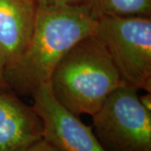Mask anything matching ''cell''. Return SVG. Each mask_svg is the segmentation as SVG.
Here are the masks:
<instances>
[{
	"mask_svg": "<svg viewBox=\"0 0 151 151\" xmlns=\"http://www.w3.org/2000/svg\"><path fill=\"white\" fill-rule=\"evenodd\" d=\"M97 19L88 7L37 6L35 24L27 46L4 70L6 83L17 95L31 97L50 81L70 49L95 32Z\"/></svg>",
	"mask_w": 151,
	"mask_h": 151,
	"instance_id": "1",
	"label": "cell"
},
{
	"mask_svg": "<svg viewBox=\"0 0 151 151\" xmlns=\"http://www.w3.org/2000/svg\"><path fill=\"white\" fill-rule=\"evenodd\" d=\"M125 85L103 45L92 35L75 45L55 66L49 86L56 101L76 116H93Z\"/></svg>",
	"mask_w": 151,
	"mask_h": 151,
	"instance_id": "2",
	"label": "cell"
},
{
	"mask_svg": "<svg viewBox=\"0 0 151 151\" xmlns=\"http://www.w3.org/2000/svg\"><path fill=\"white\" fill-rule=\"evenodd\" d=\"M93 35L124 83L151 92V17L100 16Z\"/></svg>",
	"mask_w": 151,
	"mask_h": 151,
	"instance_id": "3",
	"label": "cell"
},
{
	"mask_svg": "<svg viewBox=\"0 0 151 151\" xmlns=\"http://www.w3.org/2000/svg\"><path fill=\"white\" fill-rule=\"evenodd\" d=\"M92 117L93 133L105 151H151V113L134 87L117 88Z\"/></svg>",
	"mask_w": 151,
	"mask_h": 151,
	"instance_id": "4",
	"label": "cell"
},
{
	"mask_svg": "<svg viewBox=\"0 0 151 151\" xmlns=\"http://www.w3.org/2000/svg\"><path fill=\"white\" fill-rule=\"evenodd\" d=\"M33 108L42 120L44 139L63 151H105L92 126L60 105L50 92L49 83L31 96Z\"/></svg>",
	"mask_w": 151,
	"mask_h": 151,
	"instance_id": "5",
	"label": "cell"
},
{
	"mask_svg": "<svg viewBox=\"0 0 151 151\" xmlns=\"http://www.w3.org/2000/svg\"><path fill=\"white\" fill-rule=\"evenodd\" d=\"M43 138V123L32 105L12 91L0 92V151H24Z\"/></svg>",
	"mask_w": 151,
	"mask_h": 151,
	"instance_id": "6",
	"label": "cell"
},
{
	"mask_svg": "<svg viewBox=\"0 0 151 151\" xmlns=\"http://www.w3.org/2000/svg\"><path fill=\"white\" fill-rule=\"evenodd\" d=\"M34 0H0V64L3 70L23 53L35 24Z\"/></svg>",
	"mask_w": 151,
	"mask_h": 151,
	"instance_id": "7",
	"label": "cell"
},
{
	"mask_svg": "<svg viewBox=\"0 0 151 151\" xmlns=\"http://www.w3.org/2000/svg\"><path fill=\"white\" fill-rule=\"evenodd\" d=\"M94 18L103 15L151 17V0H92Z\"/></svg>",
	"mask_w": 151,
	"mask_h": 151,
	"instance_id": "8",
	"label": "cell"
},
{
	"mask_svg": "<svg viewBox=\"0 0 151 151\" xmlns=\"http://www.w3.org/2000/svg\"><path fill=\"white\" fill-rule=\"evenodd\" d=\"M92 0H34L37 6H70L88 7Z\"/></svg>",
	"mask_w": 151,
	"mask_h": 151,
	"instance_id": "9",
	"label": "cell"
},
{
	"mask_svg": "<svg viewBox=\"0 0 151 151\" xmlns=\"http://www.w3.org/2000/svg\"><path fill=\"white\" fill-rule=\"evenodd\" d=\"M24 151H63L58 148L57 146L54 145L53 144L50 143L49 141L42 139L39 140L34 145L29 146L27 150Z\"/></svg>",
	"mask_w": 151,
	"mask_h": 151,
	"instance_id": "10",
	"label": "cell"
},
{
	"mask_svg": "<svg viewBox=\"0 0 151 151\" xmlns=\"http://www.w3.org/2000/svg\"><path fill=\"white\" fill-rule=\"evenodd\" d=\"M139 100L140 102L141 105L145 108L148 112L151 113V92H147L145 95L139 96Z\"/></svg>",
	"mask_w": 151,
	"mask_h": 151,
	"instance_id": "11",
	"label": "cell"
},
{
	"mask_svg": "<svg viewBox=\"0 0 151 151\" xmlns=\"http://www.w3.org/2000/svg\"><path fill=\"white\" fill-rule=\"evenodd\" d=\"M5 91H11V90L4 80L3 67L0 64V92H5Z\"/></svg>",
	"mask_w": 151,
	"mask_h": 151,
	"instance_id": "12",
	"label": "cell"
}]
</instances>
